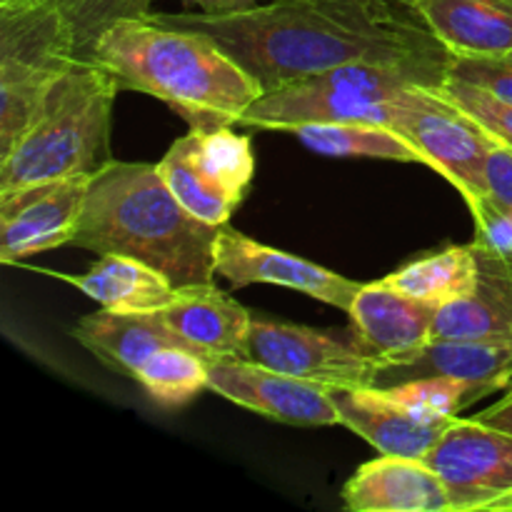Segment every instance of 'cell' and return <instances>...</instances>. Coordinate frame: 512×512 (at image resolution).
<instances>
[{"label":"cell","instance_id":"cell-31","mask_svg":"<svg viewBox=\"0 0 512 512\" xmlns=\"http://www.w3.org/2000/svg\"><path fill=\"white\" fill-rule=\"evenodd\" d=\"M485 195L512 210V150L495 143L483 168Z\"/></svg>","mask_w":512,"mask_h":512},{"label":"cell","instance_id":"cell-33","mask_svg":"<svg viewBox=\"0 0 512 512\" xmlns=\"http://www.w3.org/2000/svg\"><path fill=\"white\" fill-rule=\"evenodd\" d=\"M185 5H193L200 13L220 15V13H235V10L253 8V5L265 3V0H180Z\"/></svg>","mask_w":512,"mask_h":512},{"label":"cell","instance_id":"cell-14","mask_svg":"<svg viewBox=\"0 0 512 512\" xmlns=\"http://www.w3.org/2000/svg\"><path fill=\"white\" fill-rule=\"evenodd\" d=\"M438 308L440 305L388 288L380 280L368 283L348 310L350 340L375 365L405 358L433 338Z\"/></svg>","mask_w":512,"mask_h":512},{"label":"cell","instance_id":"cell-8","mask_svg":"<svg viewBox=\"0 0 512 512\" xmlns=\"http://www.w3.org/2000/svg\"><path fill=\"white\" fill-rule=\"evenodd\" d=\"M390 128L428 155L430 170L443 175L468 208L485 195L483 168L495 140L433 88L420 85L400 95Z\"/></svg>","mask_w":512,"mask_h":512},{"label":"cell","instance_id":"cell-5","mask_svg":"<svg viewBox=\"0 0 512 512\" xmlns=\"http://www.w3.org/2000/svg\"><path fill=\"white\" fill-rule=\"evenodd\" d=\"M80 60L58 0H0V160L33 128Z\"/></svg>","mask_w":512,"mask_h":512},{"label":"cell","instance_id":"cell-6","mask_svg":"<svg viewBox=\"0 0 512 512\" xmlns=\"http://www.w3.org/2000/svg\"><path fill=\"white\" fill-rule=\"evenodd\" d=\"M420 85L435 88L423 75L395 65H340L328 73L265 90L245 110L240 125L278 133L308 123H378L390 128L395 100Z\"/></svg>","mask_w":512,"mask_h":512},{"label":"cell","instance_id":"cell-10","mask_svg":"<svg viewBox=\"0 0 512 512\" xmlns=\"http://www.w3.org/2000/svg\"><path fill=\"white\" fill-rule=\"evenodd\" d=\"M210 393L283 425H340L330 385L295 378L250 358L210 360Z\"/></svg>","mask_w":512,"mask_h":512},{"label":"cell","instance_id":"cell-22","mask_svg":"<svg viewBox=\"0 0 512 512\" xmlns=\"http://www.w3.org/2000/svg\"><path fill=\"white\" fill-rule=\"evenodd\" d=\"M58 280L75 285L80 293L93 298L100 308L113 313H158L173 303L175 288L160 270L128 255H100L88 273H50Z\"/></svg>","mask_w":512,"mask_h":512},{"label":"cell","instance_id":"cell-23","mask_svg":"<svg viewBox=\"0 0 512 512\" xmlns=\"http://www.w3.org/2000/svg\"><path fill=\"white\" fill-rule=\"evenodd\" d=\"M308 150L328 158H375L395 163H423L428 155L410 140L378 123H308L288 130Z\"/></svg>","mask_w":512,"mask_h":512},{"label":"cell","instance_id":"cell-21","mask_svg":"<svg viewBox=\"0 0 512 512\" xmlns=\"http://www.w3.org/2000/svg\"><path fill=\"white\" fill-rule=\"evenodd\" d=\"M73 335L95 358L128 378H135L140 365L155 350L168 348V345L188 348L165 325L160 313H113V310L100 308L98 313L80 318Z\"/></svg>","mask_w":512,"mask_h":512},{"label":"cell","instance_id":"cell-7","mask_svg":"<svg viewBox=\"0 0 512 512\" xmlns=\"http://www.w3.org/2000/svg\"><path fill=\"white\" fill-rule=\"evenodd\" d=\"M185 210L208 225H228L255 175L253 140L230 128L190 130L158 163Z\"/></svg>","mask_w":512,"mask_h":512},{"label":"cell","instance_id":"cell-13","mask_svg":"<svg viewBox=\"0 0 512 512\" xmlns=\"http://www.w3.org/2000/svg\"><path fill=\"white\" fill-rule=\"evenodd\" d=\"M93 175L30 185L0 195V260L20 263L30 255L73 245Z\"/></svg>","mask_w":512,"mask_h":512},{"label":"cell","instance_id":"cell-27","mask_svg":"<svg viewBox=\"0 0 512 512\" xmlns=\"http://www.w3.org/2000/svg\"><path fill=\"white\" fill-rule=\"evenodd\" d=\"M153 0H58L80 58H90L105 28L123 18H148Z\"/></svg>","mask_w":512,"mask_h":512},{"label":"cell","instance_id":"cell-1","mask_svg":"<svg viewBox=\"0 0 512 512\" xmlns=\"http://www.w3.org/2000/svg\"><path fill=\"white\" fill-rule=\"evenodd\" d=\"M213 38L260 88L378 63L440 85L450 53L405 0H265L235 13H153Z\"/></svg>","mask_w":512,"mask_h":512},{"label":"cell","instance_id":"cell-32","mask_svg":"<svg viewBox=\"0 0 512 512\" xmlns=\"http://www.w3.org/2000/svg\"><path fill=\"white\" fill-rule=\"evenodd\" d=\"M473 418L480 420V423L490 425V428L505 430V433L512 435V385L508 388V393L498 400V403L490 405V408H485V410H480V413L473 415Z\"/></svg>","mask_w":512,"mask_h":512},{"label":"cell","instance_id":"cell-15","mask_svg":"<svg viewBox=\"0 0 512 512\" xmlns=\"http://www.w3.org/2000/svg\"><path fill=\"white\" fill-rule=\"evenodd\" d=\"M340 425L368 440L380 455L418 458L433 450L453 420H425L375 385H330Z\"/></svg>","mask_w":512,"mask_h":512},{"label":"cell","instance_id":"cell-20","mask_svg":"<svg viewBox=\"0 0 512 512\" xmlns=\"http://www.w3.org/2000/svg\"><path fill=\"white\" fill-rule=\"evenodd\" d=\"M453 55L512 53V0H405Z\"/></svg>","mask_w":512,"mask_h":512},{"label":"cell","instance_id":"cell-9","mask_svg":"<svg viewBox=\"0 0 512 512\" xmlns=\"http://www.w3.org/2000/svg\"><path fill=\"white\" fill-rule=\"evenodd\" d=\"M425 463L440 475L453 512L490 510L512 493V435L475 418H455Z\"/></svg>","mask_w":512,"mask_h":512},{"label":"cell","instance_id":"cell-3","mask_svg":"<svg viewBox=\"0 0 512 512\" xmlns=\"http://www.w3.org/2000/svg\"><path fill=\"white\" fill-rule=\"evenodd\" d=\"M223 228V225H220ZM218 225L183 208L158 165L110 160L93 175L75 248L128 255L160 270L175 288L213 283Z\"/></svg>","mask_w":512,"mask_h":512},{"label":"cell","instance_id":"cell-29","mask_svg":"<svg viewBox=\"0 0 512 512\" xmlns=\"http://www.w3.org/2000/svg\"><path fill=\"white\" fill-rule=\"evenodd\" d=\"M450 78L488 90L495 98L512 103V53L503 55H453L448 63Z\"/></svg>","mask_w":512,"mask_h":512},{"label":"cell","instance_id":"cell-26","mask_svg":"<svg viewBox=\"0 0 512 512\" xmlns=\"http://www.w3.org/2000/svg\"><path fill=\"white\" fill-rule=\"evenodd\" d=\"M385 393L415 415L425 420H453L460 410L470 408L480 398L490 395L488 388L470 380L448 378V375H435V378L405 380V383L383 388Z\"/></svg>","mask_w":512,"mask_h":512},{"label":"cell","instance_id":"cell-34","mask_svg":"<svg viewBox=\"0 0 512 512\" xmlns=\"http://www.w3.org/2000/svg\"><path fill=\"white\" fill-rule=\"evenodd\" d=\"M490 510H493V512H512V493L505 495L503 500H498V503H495Z\"/></svg>","mask_w":512,"mask_h":512},{"label":"cell","instance_id":"cell-12","mask_svg":"<svg viewBox=\"0 0 512 512\" xmlns=\"http://www.w3.org/2000/svg\"><path fill=\"white\" fill-rule=\"evenodd\" d=\"M215 273L228 280L233 288H248L255 283L280 285L345 313L353 308L355 295L363 288V283H355L335 270L285 250L258 243L228 225L220 228L215 240Z\"/></svg>","mask_w":512,"mask_h":512},{"label":"cell","instance_id":"cell-16","mask_svg":"<svg viewBox=\"0 0 512 512\" xmlns=\"http://www.w3.org/2000/svg\"><path fill=\"white\" fill-rule=\"evenodd\" d=\"M435 375L470 380L488 388L490 393H498L512 385V343L430 338L423 348L405 358L375 365L373 385L390 388L405 380L435 378Z\"/></svg>","mask_w":512,"mask_h":512},{"label":"cell","instance_id":"cell-25","mask_svg":"<svg viewBox=\"0 0 512 512\" xmlns=\"http://www.w3.org/2000/svg\"><path fill=\"white\" fill-rule=\"evenodd\" d=\"M210 360L188 348L168 345L145 360L135 373V383L160 408H183L208 390Z\"/></svg>","mask_w":512,"mask_h":512},{"label":"cell","instance_id":"cell-19","mask_svg":"<svg viewBox=\"0 0 512 512\" xmlns=\"http://www.w3.org/2000/svg\"><path fill=\"white\" fill-rule=\"evenodd\" d=\"M478 285L473 293L443 303L433 338L512 343V258L478 248Z\"/></svg>","mask_w":512,"mask_h":512},{"label":"cell","instance_id":"cell-4","mask_svg":"<svg viewBox=\"0 0 512 512\" xmlns=\"http://www.w3.org/2000/svg\"><path fill=\"white\" fill-rule=\"evenodd\" d=\"M118 93L108 70L80 58L50 90L33 128L0 160V195L103 170L113 160L110 120Z\"/></svg>","mask_w":512,"mask_h":512},{"label":"cell","instance_id":"cell-18","mask_svg":"<svg viewBox=\"0 0 512 512\" xmlns=\"http://www.w3.org/2000/svg\"><path fill=\"white\" fill-rule=\"evenodd\" d=\"M353 512H453L440 475L425 460L378 455L360 465L343 490Z\"/></svg>","mask_w":512,"mask_h":512},{"label":"cell","instance_id":"cell-28","mask_svg":"<svg viewBox=\"0 0 512 512\" xmlns=\"http://www.w3.org/2000/svg\"><path fill=\"white\" fill-rule=\"evenodd\" d=\"M433 90L438 98H443L445 103H450L460 113L468 115L473 123H478L495 143L512 150V103L495 98L493 93L478 88V85L450 78V75Z\"/></svg>","mask_w":512,"mask_h":512},{"label":"cell","instance_id":"cell-30","mask_svg":"<svg viewBox=\"0 0 512 512\" xmlns=\"http://www.w3.org/2000/svg\"><path fill=\"white\" fill-rule=\"evenodd\" d=\"M470 213L475 220V240L478 248L490 250V253L512 258V210L495 203L488 195H480Z\"/></svg>","mask_w":512,"mask_h":512},{"label":"cell","instance_id":"cell-11","mask_svg":"<svg viewBox=\"0 0 512 512\" xmlns=\"http://www.w3.org/2000/svg\"><path fill=\"white\" fill-rule=\"evenodd\" d=\"M245 358L325 385H373L375 375V363L353 340L268 318H253Z\"/></svg>","mask_w":512,"mask_h":512},{"label":"cell","instance_id":"cell-2","mask_svg":"<svg viewBox=\"0 0 512 512\" xmlns=\"http://www.w3.org/2000/svg\"><path fill=\"white\" fill-rule=\"evenodd\" d=\"M90 60L108 70L120 90L158 98L190 130L240 125L263 95L258 80L213 38L163 23L153 13L115 20L93 45Z\"/></svg>","mask_w":512,"mask_h":512},{"label":"cell","instance_id":"cell-17","mask_svg":"<svg viewBox=\"0 0 512 512\" xmlns=\"http://www.w3.org/2000/svg\"><path fill=\"white\" fill-rule=\"evenodd\" d=\"M170 330L205 360L245 358L253 315L213 283L178 288L173 303L158 310Z\"/></svg>","mask_w":512,"mask_h":512},{"label":"cell","instance_id":"cell-24","mask_svg":"<svg viewBox=\"0 0 512 512\" xmlns=\"http://www.w3.org/2000/svg\"><path fill=\"white\" fill-rule=\"evenodd\" d=\"M380 283L425 303L443 305L473 293L478 285V255L473 243L450 245L438 253L410 260L395 273L380 278Z\"/></svg>","mask_w":512,"mask_h":512}]
</instances>
